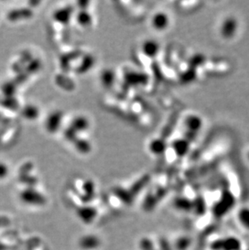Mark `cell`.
<instances>
[{
  "label": "cell",
  "mask_w": 249,
  "mask_h": 250,
  "mask_svg": "<svg viewBox=\"0 0 249 250\" xmlns=\"http://www.w3.org/2000/svg\"><path fill=\"white\" fill-rule=\"evenodd\" d=\"M191 239L187 236H182L176 241V250H186L190 246Z\"/></svg>",
  "instance_id": "11"
},
{
  "label": "cell",
  "mask_w": 249,
  "mask_h": 250,
  "mask_svg": "<svg viewBox=\"0 0 249 250\" xmlns=\"http://www.w3.org/2000/svg\"><path fill=\"white\" fill-rule=\"evenodd\" d=\"M238 220L245 229L249 230V208H244L239 210Z\"/></svg>",
  "instance_id": "9"
},
{
  "label": "cell",
  "mask_w": 249,
  "mask_h": 250,
  "mask_svg": "<svg viewBox=\"0 0 249 250\" xmlns=\"http://www.w3.org/2000/svg\"><path fill=\"white\" fill-rule=\"evenodd\" d=\"M186 141V140H184L183 144L181 146V140L176 142V146H174V150L178 156H186V153L189 150V144Z\"/></svg>",
  "instance_id": "10"
},
{
  "label": "cell",
  "mask_w": 249,
  "mask_h": 250,
  "mask_svg": "<svg viewBox=\"0 0 249 250\" xmlns=\"http://www.w3.org/2000/svg\"><path fill=\"white\" fill-rule=\"evenodd\" d=\"M204 122L202 117L197 114H191L186 117L184 121V126L189 135H198L202 130Z\"/></svg>",
  "instance_id": "4"
},
{
  "label": "cell",
  "mask_w": 249,
  "mask_h": 250,
  "mask_svg": "<svg viewBox=\"0 0 249 250\" xmlns=\"http://www.w3.org/2000/svg\"><path fill=\"white\" fill-rule=\"evenodd\" d=\"M8 173V168L7 166H5L4 164L0 163V179L4 178Z\"/></svg>",
  "instance_id": "12"
},
{
  "label": "cell",
  "mask_w": 249,
  "mask_h": 250,
  "mask_svg": "<svg viewBox=\"0 0 249 250\" xmlns=\"http://www.w3.org/2000/svg\"><path fill=\"white\" fill-rule=\"evenodd\" d=\"M175 207L179 210L184 211H192L193 210V201L186 197H180L176 198L174 202Z\"/></svg>",
  "instance_id": "7"
},
{
  "label": "cell",
  "mask_w": 249,
  "mask_h": 250,
  "mask_svg": "<svg viewBox=\"0 0 249 250\" xmlns=\"http://www.w3.org/2000/svg\"><path fill=\"white\" fill-rule=\"evenodd\" d=\"M144 50L146 55H148L150 57H154L157 55L158 53H159L160 45L155 42L149 41V42L144 44Z\"/></svg>",
  "instance_id": "8"
},
{
  "label": "cell",
  "mask_w": 249,
  "mask_h": 250,
  "mask_svg": "<svg viewBox=\"0 0 249 250\" xmlns=\"http://www.w3.org/2000/svg\"><path fill=\"white\" fill-rule=\"evenodd\" d=\"M235 203L236 201L234 194L228 189H225L222 192L219 200L214 203L212 208L213 215L216 219L224 217L235 207Z\"/></svg>",
  "instance_id": "1"
},
{
  "label": "cell",
  "mask_w": 249,
  "mask_h": 250,
  "mask_svg": "<svg viewBox=\"0 0 249 250\" xmlns=\"http://www.w3.org/2000/svg\"><path fill=\"white\" fill-rule=\"evenodd\" d=\"M207 203L202 195L196 197L193 201V210L198 216H203L207 212Z\"/></svg>",
  "instance_id": "6"
},
{
  "label": "cell",
  "mask_w": 249,
  "mask_h": 250,
  "mask_svg": "<svg viewBox=\"0 0 249 250\" xmlns=\"http://www.w3.org/2000/svg\"><path fill=\"white\" fill-rule=\"evenodd\" d=\"M209 248L211 250H241L242 243L237 237L228 236L212 241Z\"/></svg>",
  "instance_id": "3"
},
{
  "label": "cell",
  "mask_w": 249,
  "mask_h": 250,
  "mask_svg": "<svg viewBox=\"0 0 249 250\" xmlns=\"http://www.w3.org/2000/svg\"><path fill=\"white\" fill-rule=\"evenodd\" d=\"M170 23H171V18L169 15L163 11L155 12L151 19V25L156 31L166 30L169 28Z\"/></svg>",
  "instance_id": "5"
},
{
  "label": "cell",
  "mask_w": 249,
  "mask_h": 250,
  "mask_svg": "<svg viewBox=\"0 0 249 250\" xmlns=\"http://www.w3.org/2000/svg\"><path fill=\"white\" fill-rule=\"evenodd\" d=\"M239 28L240 24L238 20L232 16H229L222 21L219 25V31L222 38L226 40H229L235 38L238 33Z\"/></svg>",
  "instance_id": "2"
}]
</instances>
